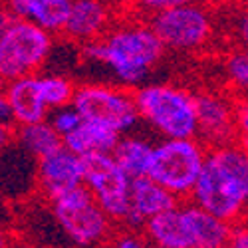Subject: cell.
<instances>
[{"instance_id": "cell-1", "label": "cell", "mask_w": 248, "mask_h": 248, "mask_svg": "<svg viewBox=\"0 0 248 248\" xmlns=\"http://www.w3.org/2000/svg\"><path fill=\"white\" fill-rule=\"evenodd\" d=\"M165 52L167 48L151 22L143 18L117 22L99 40L81 46L90 64L106 68L115 84L129 90L147 84Z\"/></svg>"}, {"instance_id": "cell-2", "label": "cell", "mask_w": 248, "mask_h": 248, "mask_svg": "<svg viewBox=\"0 0 248 248\" xmlns=\"http://www.w3.org/2000/svg\"><path fill=\"white\" fill-rule=\"evenodd\" d=\"M191 201L232 224L248 218V147L240 141L211 147Z\"/></svg>"}, {"instance_id": "cell-3", "label": "cell", "mask_w": 248, "mask_h": 248, "mask_svg": "<svg viewBox=\"0 0 248 248\" xmlns=\"http://www.w3.org/2000/svg\"><path fill=\"white\" fill-rule=\"evenodd\" d=\"M135 92L141 121L161 139L199 137L197 95L177 84L147 81Z\"/></svg>"}, {"instance_id": "cell-4", "label": "cell", "mask_w": 248, "mask_h": 248, "mask_svg": "<svg viewBox=\"0 0 248 248\" xmlns=\"http://www.w3.org/2000/svg\"><path fill=\"white\" fill-rule=\"evenodd\" d=\"M48 202L54 226L74 248H108L115 232V222L101 209L86 185H79Z\"/></svg>"}, {"instance_id": "cell-5", "label": "cell", "mask_w": 248, "mask_h": 248, "mask_svg": "<svg viewBox=\"0 0 248 248\" xmlns=\"http://www.w3.org/2000/svg\"><path fill=\"white\" fill-rule=\"evenodd\" d=\"M54 50V34L28 20L2 12L0 26V76L4 81L40 74Z\"/></svg>"}, {"instance_id": "cell-6", "label": "cell", "mask_w": 248, "mask_h": 248, "mask_svg": "<svg viewBox=\"0 0 248 248\" xmlns=\"http://www.w3.org/2000/svg\"><path fill=\"white\" fill-rule=\"evenodd\" d=\"M209 151L211 147L199 137L161 139L155 143L149 177L169 189L179 201L191 199L209 159Z\"/></svg>"}, {"instance_id": "cell-7", "label": "cell", "mask_w": 248, "mask_h": 248, "mask_svg": "<svg viewBox=\"0 0 248 248\" xmlns=\"http://www.w3.org/2000/svg\"><path fill=\"white\" fill-rule=\"evenodd\" d=\"M74 106L84 119L101 123L121 135L133 131L141 121L135 92L119 84H81L76 90Z\"/></svg>"}, {"instance_id": "cell-8", "label": "cell", "mask_w": 248, "mask_h": 248, "mask_svg": "<svg viewBox=\"0 0 248 248\" xmlns=\"http://www.w3.org/2000/svg\"><path fill=\"white\" fill-rule=\"evenodd\" d=\"M131 177L121 169L113 153L84 157V185L115 224L131 218Z\"/></svg>"}, {"instance_id": "cell-9", "label": "cell", "mask_w": 248, "mask_h": 248, "mask_svg": "<svg viewBox=\"0 0 248 248\" xmlns=\"http://www.w3.org/2000/svg\"><path fill=\"white\" fill-rule=\"evenodd\" d=\"M161 42L173 52L202 50L215 36V16L201 2L183 4L147 18Z\"/></svg>"}, {"instance_id": "cell-10", "label": "cell", "mask_w": 248, "mask_h": 248, "mask_svg": "<svg viewBox=\"0 0 248 248\" xmlns=\"http://www.w3.org/2000/svg\"><path fill=\"white\" fill-rule=\"evenodd\" d=\"M199 139L209 147L238 141V103L234 93L218 90L197 92Z\"/></svg>"}, {"instance_id": "cell-11", "label": "cell", "mask_w": 248, "mask_h": 248, "mask_svg": "<svg viewBox=\"0 0 248 248\" xmlns=\"http://www.w3.org/2000/svg\"><path fill=\"white\" fill-rule=\"evenodd\" d=\"M50 117V108L42 95L38 74L20 76L4 81L2 90V135H10L18 125L44 121Z\"/></svg>"}, {"instance_id": "cell-12", "label": "cell", "mask_w": 248, "mask_h": 248, "mask_svg": "<svg viewBox=\"0 0 248 248\" xmlns=\"http://www.w3.org/2000/svg\"><path fill=\"white\" fill-rule=\"evenodd\" d=\"M36 183V189L48 201L79 187L84 185V157L62 145L54 153L38 159Z\"/></svg>"}, {"instance_id": "cell-13", "label": "cell", "mask_w": 248, "mask_h": 248, "mask_svg": "<svg viewBox=\"0 0 248 248\" xmlns=\"http://www.w3.org/2000/svg\"><path fill=\"white\" fill-rule=\"evenodd\" d=\"M113 26V8L108 0H74L64 34L78 44L99 40Z\"/></svg>"}, {"instance_id": "cell-14", "label": "cell", "mask_w": 248, "mask_h": 248, "mask_svg": "<svg viewBox=\"0 0 248 248\" xmlns=\"http://www.w3.org/2000/svg\"><path fill=\"white\" fill-rule=\"evenodd\" d=\"M177 204H179V199L149 175L133 179L131 181V218L127 226L141 229L149 218L173 209Z\"/></svg>"}, {"instance_id": "cell-15", "label": "cell", "mask_w": 248, "mask_h": 248, "mask_svg": "<svg viewBox=\"0 0 248 248\" xmlns=\"http://www.w3.org/2000/svg\"><path fill=\"white\" fill-rule=\"evenodd\" d=\"M72 2L74 0H4V12L52 34H64Z\"/></svg>"}, {"instance_id": "cell-16", "label": "cell", "mask_w": 248, "mask_h": 248, "mask_svg": "<svg viewBox=\"0 0 248 248\" xmlns=\"http://www.w3.org/2000/svg\"><path fill=\"white\" fill-rule=\"evenodd\" d=\"M183 209H185V217H187L193 248H220L231 244L234 234L232 222L201 209L193 201L185 202Z\"/></svg>"}, {"instance_id": "cell-17", "label": "cell", "mask_w": 248, "mask_h": 248, "mask_svg": "<svg viewBox=\"0 0 248 248\" xmlns=\"http://www.w3.org/2000/svg\"><path fill=\"white\" fill-rule=\"evenodd\" d=\"M153 248H193L183 204L149 218L141 226Z\"/></svg>"}, {"instance_id": "cell-18", "label": "cell", "mask_w": 248, "mask_h": 248, "mask_svg": "<svg viewBox=\"0 0 248 248\" xmlns=\"http://www.w3.org/2000/svg\"><path fill=\"white\" fill-rule=\"evenodd\" d=\"M155 155V141L139 133H123L113 149L115 161L131 179L147 177Z\"/></svg>"}, {"instance_id": "cell-19", "label": "cell", "mask_w": 248, "mask_h": 248, "mask_svg": "<svg viewBox=\"0 0 248 248\" xmlns=\"http://www.w3.org/2000/svg\"><path fill=\"white\" fill-rule=\"evenodd\" d=\"M119 137L121 133L101 125V123L84 119L76 131L64 137V145L74 153H78L79 157H88L99 153H113Z\"/></svg>"}, {"instance_id": "cell-20", "label": "cell", "mask_w": 248, "mask_h": 248, "mask_svg": "<svg viewBox=\"0 0 248 248\" xmlns=\"http://www.w3.org/2000/svg\"><path fill=\"white\" fill-rule=\"evenodd\" d=\"M2 177L4 187L10 183V187L4 191L6 197H16L18 193H24L28 189V183L38 187L36 173H38V161L22 151L14 141L4 143V159H2Z\"/></svg>"}, {"instance_id": "cell-21", "label": "cell", "mask_w": 248, "mask_h": 248, "mask_svg": "<svg viewBox=\"0 0 248 248\" xmlns=\"http://www.w3.org/2000/svg\"><path fill=\"white\" fill-rule=\"evenodd\" d=\"M10 141H14L20 149L32 155L36 161L54 153L56 149L64 145V139L54 129L50 119L28 123V125H18L12 131Z\"/></svg>"}, {"instance_id": "cell-22", "label": "cell", "mask_w": 248, "mask_h": 248, "mask_svg": "<svg viewBox=\"0 0 248 248\" xmlns=\"http://www.w3.org/2000/svg\"><path fill=\"white\" fill-rule=\"evenodd\" d=\"M40 78V88H42V95L48 103L50 111L64 108V106H72L74 97H76V90L78 86L74 81L64 76V74H38Z\"/></svg>"}, {"instance_id": "cell-23", "label": "cell", "mask_w": 248, "mask_h": 248, "mask_svg": "<svg viewBox=\"0 0 248 248\" xmlns=\"http://www.w3.org/2000/svg\"><path fill=\"white\" fill-rule=\"evenodd\" d=\"M222 72L234 95L248 99V50L236 48L226 54L222 62Z\"/></svg>"}, {"instance_id": "cell-24", "label": "cell", "mask_w": 248, "mask_h": 248, "mask_svg": "<svg viewBox=\"0 0 248 248\" xmlns=\"http://www.w3.org/2000/svg\"><path fill=\"white\" fill-rule=\"evenodd\" d=\"M50 123L54 125V129L62 135V139L68 137L72 131H76L79 125H81V121H84V115H81L76 106L72 103V106H64V108H58L54 111H50Z\"/></svg>"}, {"instance_id": "cell-25", "label": "cell", "mask_w": 248, "mask_h": 248, "mask_svg": "<svg viewBox=\"0 0 248 248\" xmlns=\"http://www.w3.org/2000/svg\"><path fill=\"white\" fill-rule=\"evenodd\" d=\"M108 248H153V246L141 229L123 226V229L113 232Z\"/></svg>"}, {"instance_id": "cell-26", "label": "cell", "mask_w": 248, "mask_h": 248, "mask_svg": "<svg viewBox=\"0 0 248 248\" xmlns=\"http://www.w3.org/2000/svg\"><path fill=\"white\" fill-rule=\"evenodd\" d=\"M129 2H131V8L139 12V16L151 18L159 12L171 10L183 4H191V2H197V0H129Z\"/></svg>"}, {"instance_id": "cell-27", "label": "cell", "mask_w": 248, "mask_h": 248, "mask_svg": "<svg viewBox=\"0 0 248 248\" xmlns=\"http://www.w3.org/2000/svg\"><path fill=\"white\" fill-rule=\"evenodd\" d=\"M238 6L234 8V14L231 18V28H232V38L238 48L248 50V0L236 2Z\"/></svg>"}, {"instance_id": "cell-28", "label": "cell", "mask_w": 248, "mask_h": 248, "mask_svg": "<svg viewBox=\"0 0 248 248\" xmlns=\"http://www.w3.org/2000/svg\"><path fill=\"white\" fill-rule=\"evenodd\" d=\"M238 141L248 147V99L238 103Z\"/></svg>"}, {"instance_id": "cell-29", "label": "cell", "mask_w": 248, "mask_h": 248, "mask_svg": "<svg viewBox=\"0 0 248 248\" xmlns=\"http://www.w3.org/2000/svg\"><path fill=\"white\" fill-rule=\"evenodd\" d=\"M231 244L234 248H248V218L234 224V234H232Z\"/></svg>"}, {"instance_id": "cell-30", "label": "cell", "mask_w": 248, "mask_h": 248, "mask_svg": "<svg viewBox=\"0 0 248 248\" xmlns=\"http://www.w3.org/2000/svg\"><path fill=\"white\" fill-rule=\"evenodd\" d=\"M220 248H234L232 244H226V246H220Z\"/></svg>"}, {"instance_id": "cell-31", "label": "cell", "mask_w": 248, "mask_h": 248, "mask_svg": "<svg viewBox=\"0 0 248 248\" xmlns=\"http://www.w3.org/2000/svg\"><path fill=\"white\" fill-rule=\"evenodd\" d=\"M231 2H242V0H231Z\"/></svg>"}, {"instance_id": "cell-32", "label": "cell", "mask_w": 248, "mask_h": 248, "mask_svg": "<svg viewBox=\"0 0 248 248\" xmlns=\"http://www.w3.org/2000/svg\"><path fill=\"white\" fill-rule=\"evenodd\" d=\"M10 248H20V246H10Z\"/></svg>"}]
</instances>
